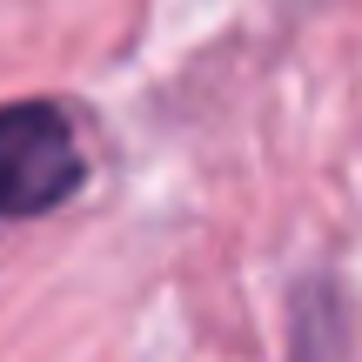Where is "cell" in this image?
Masks as SVG:
<instances>
[{
    "instance_id": "1",
    "label": "cell",
    "mask_w": 362,
    "mask_h": 362,
    "mask_svg": "<svg viewBox=\"0 0 362 362\" xmlns=\"http://www.w3.org/2000/svg\"><path fill=\"white\" fill-rule=\"evenodd\" d=\"M88 181L74 115L61 101H13L0 107V228L54 215Z\"/></svg>"
}]
</instances>
